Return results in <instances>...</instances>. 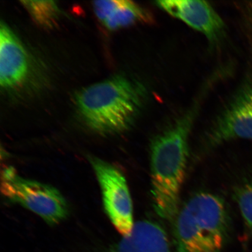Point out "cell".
Segmentation results:
<instances>
[{"mask_svg": "<svg viewBox=\"0 0 252 252\" xmlns=\"http://www.w3.org/2000/svg\"><path fill=\"white\" fill-rule=\"evenodd\" d=\"M146 90L122 75L79 91L75 101L85 123L102 135L123 133L133 125L143 108Z\"/></svg>", "mask_w": 252, "mask_h": 252, "instance_id": "7a4b0ae2", "label": "cell"}, {"mask_svg": "<svg viewBox=\"0 0 252 252\" xmlns=\"http://www.w3.org/2000/svg\"><path fill=\"white\" fill-rule=\"evenodd\" d=\"M205 86L187 112L154 138L151 146V179L154 209L167 220H174L179 210V200L189 156V138L210 89Z\"/></svg>", "mask_w": 252, "mask_h": 252, "instance_id": "6da1fadb", "label": "cell"}, {"mask_svg": "<svg viewBox=\"0 0 252 252\" xmlns=\"http://www.w3.org/2000/svg\"><path fill=\"white\" fill-rule=\"evenodd\" d=\"M239 138L252 140V76L245 79L220 112L207 140L208 145L214 147Z\"/></svg>", "mask_w": 252, "mask_h": 252, "instance_id": "8992f818", "label": "cell"}, {"mask_svg": "<svg viewBox=\"0 0 252 252\" xmlns=\"http://www.w3.org/2000/svg\"><path fill=\"white\" fill-rule=\"evenodd\" d=\"M157 7L184 22L206 37L211 45L224 37V21L209 2L197 0H166L156 2Z\"/></svg>", "mask_w": 252, "mask_h": 252, "instance_id": "52a82bcc", "label": "cell"}, {"mask_svg": "<svg viewBox=\"0 0 252 252\" xmlns=\"http://www.w3.org/2000/svg\"><path fill=\"white\" fill-rule=\"evenodd\" d=\"M235 197L244 222L252 229V180L239 188Z\"/></svg>", "mask_w": 252, "mask_h": 252, "instance_id": "7c38bea8", "label": "cell"}, {"mask_svg": "<svg viewBox=\"0 0 252 252\" xmlns=\"http://www.w3.org/2000/svg\"><path fill=\"white\" fill-rule=\"evenodd\" d=\"M1 190L8 199L36 214L49 225L58 224L68 216L67 201L59 190L21 177L11 166L2 172Z\"/></svg>", "mask_w": 252, "mask_h": 252, "instance_id": "277c9868", "label": "cell"}, {"mask_svg": "<svg viewBox=\"0 0 252 252\" xmlns=\"http://www.w3.org/2000/svg\"><path fill=\"white\" fill-rule=\"evenodd\" d=\"M37 23L45 27H52L58 20L59 9L55 1H22Z\"/></svg>", "mask_w": 252, "mask_h": 252, "instance_id": "8fae6325", "label": "cell"}, {"mask_svg": "<svg viewBox=\"0 0 252 252\" xmlns=\"http://www.w3.org/2000/svg\"><path fill=\"white\" fill-rule=\"evenodd\" d=\"M224 203L213 194L195 195L173 220L176 252H220L228 234Z\"/></svg>", "mask_w": 252, "mask_h": 252, "instance_id": "3957f363", "label": "cell"}, {"mask_svg": "<svg viewBox=\"0 0 252 252\" xmlns=\"http://www.w3.org/2000/svg\"><path fill=\"white\" fill-rule=\"evenodd\" d=\"M93 7L97 18L111 31L135 24H151L154 22L152 15L147 9L127 0L94 1Z\"/></svg>", "mask_w": 252, "mask_h": 252, "instance_id": "9c48e42d", "label": "cell"}, {"mask_svg": "<svg viewBox=\"0 0 252 252\" xmlns=\"http://www.w3.org/2000/svg\"><path fill=\"white\" fill-rule=\"evenodd\" d=\"M129 236L139 252H171L165 230L155 222H137Z\"/></svg>", "mask_w": 252, "mask_h": 252, "instance_id": "30bf717a", "label": "cell"}, {"mask_svg": "<svg viewBox=\"0 0 252 252\" xmlns=\"http://www.w3.org/2000/svg\"><path fill=\"white\" fill-rule=\"evenodd\" d=\"M30 69L23 44L7 25L0 26V84L5 89L23 83Z\"/></svg>", "mask_w": 252, "mask_h": 252, "instance_id": "ba28073f", "label": "cell"}, {"mask_svg": "<svg viewBox=\"0 0 252 252\" xmlns=\"http://www.w3.org/2000/svg\"><path fill=\"white\" fill-rule=\"evenodd\" d=\"M107 252H139L135 247L130 236L123 237L122 240L110 247Z\"/></svg>", "mask_w": 252, "mask_h": 252, "instance_id": "4fadbf2b", "label": "cell"}, {"mask_svg": "<svg viewBox=\"0 0 252 252\" xmlns=\"http://www.w3.org/2000/svg\"><path fill=\"white\" fill-rule=\"evenodd\" d=\"M90 161L101 188L107 215L123 237L128 236L134 225L133 204L124 173L97 158H90Z\"/></svg>", "mask_w": 252, "mask_h": 252, "instance_id": "5b68a950", "label": "cell"}]
</instances>
